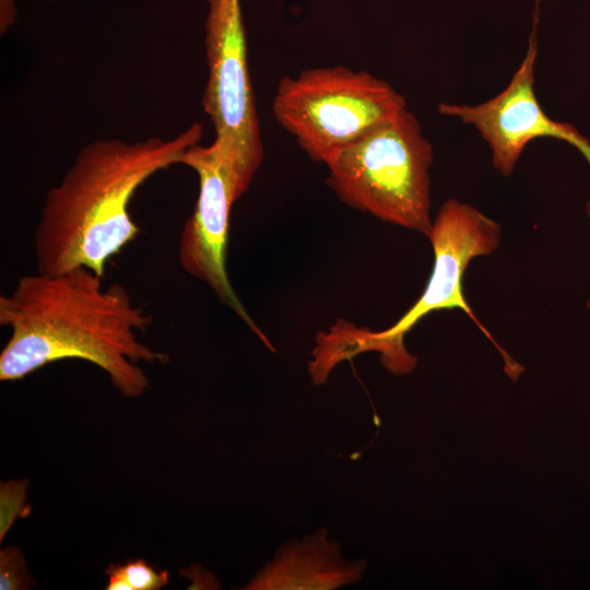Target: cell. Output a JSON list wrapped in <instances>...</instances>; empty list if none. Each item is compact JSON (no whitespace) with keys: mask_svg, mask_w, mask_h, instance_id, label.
Wrapping results in <instances>:
<instances>
[{"mask_svg":"<svg viewBox=\"0 0 590 590\" xmlns=\"http://www.w3.org/2000/svg\"><path fill=\"white\" fill-rule=\"evenodd\" d=\"M85 267L23 275L0 296V324L11 335L0 354V379L19 380L68 358L101 367L123 396L137 398L149 379L137 363H166L168 356L138 340L152 317L133 306L128 291Z\"/></svg>","mask_w":590,"mask_h":590,"instance_id":"1","label":"cell"},{"mask_svg":"<svg viewBox=\"0 0 590 590\" xmlns=\"http://www.w3.org/2000/svg\"><path fill=\"white\" fill-rule=\"evenodd\" d=\"M201 139L202 125L196 122L169 140L85 145L46 196L35 229L37 272L85 267L104 278L106 262L140 232L129 213L135 191L155 173L181 164L187 149Z\"/></svg>","mask_w":590,"mask_h":590,"instance_id":"2","label":"cell"},{"mask_svg":"<svg viewBox=\"0 0 590 590\" xmlns=\"http://www.w3.org/2000/svg\"><path fill=\"white\" fill-rule=\"evenodd\" d=\"M434 250L432 274L421 297L390 328L381 331L357 328L338 320L321 332L319 344L323 359L334 367L342 361L369 351L380 354V363L394 375L412 371L417 358L404 346L405 334L433 311L459 308L464 311L500 353L506 374L516 381L524 370L499 346L469 306L463 294V274L469 262L492 255L499 246L500 225L474 206L456 199L439 208L427 236Z\"/></svg>","mask_w":590,"mask_h":590,"instance_id":"3","label":"cell"},{"mask_svg":"<svg viewBox=\"0 0 590 590\" xmlns=\"http://www.w3.org/2000/svg\"><path fill=\"white\" fill-rule=\"evenodd\" d=\"M433 148L408 108L326 162L327 185L346 205L428 236Z\"/></svg>","mask_w":590,"mask_h":590,"instance_id":"4","label":"cell"},{"mask_svg":"<svg viewBox=\"0 0 590 590\" xmlns=\"http://www.w3.org/2000/svg\"><path fill=\"white\" fill-rule=\"evenodd\" d=\"M406 108L388 82L343 66L318 67L278 84L272 111L310 160L326 164Z\"/></svg>","mask_w":590,"mask_h":590,"instance_id":"5","label":"cell"},{"mask_svg":"<svg viewBox=\"0 0 590 590\" xmlns=\"http://www.w3.org/2000/svg\"><path fill=\"white\" fill-rule=\"evenodd\" d=\"M209 79L202 105L224 156L253 178L264 152L247 61L239 0H205Z\"/></svg>","mask_w":590,"mask_h":590,"instance_id":"6","label":"cell"},{"mask_svg":"<svg viewBox=\"0 0 590 590\" xmlns=\"http://www.w3.org/2000/svg\"><path fill=\"white\" fill-rule=\"evenodd\" d=\"M181 164L191 167L199 178L197 202L178 244L181 268L204 282L266 345H270L244 308L226 270L231 210L248 190L252 179L223 155L215 141L209 146L198 143L187 149Z\"/></svg>","mask_w":590,"mask_h":590,"instance_id":"7","label":"cell"},{"mask_svg":"<svg viewBox=\"0 0 590 590\" xmlns=\"http://www.w3.org/2000/svg\"><path fill=\"white\" fill-rule=\"evenodd\" d=\"M538 55L533 32L527 54L507 87L479 105L440 103L441 115L473 126L492 151L494 167L510 176L526 148L535 138L551 137L569 142L590 164V142L568 123L554 121L542 109L534 92V67ZM590 215V202L587 204Z\"/></svg>","mask_w":590,"mask_h":590,"instance_id":"8","label":"cell"},{"mask_svg":"<svg viewBox=\"0 0 590 590\" xmlns=\"http://www.w3.org/2000/svg\"><path fill=\"white\" fill-rule=\"evenodd\" d=\"M326 534L307 536L303 543L280 550L246 589H334L361 578L362 566L340 557L339 545Z\"/></svg>","mask_w":590,"mask_h":590,"instance_id":"9","label":"cell"},{"mask_svg":"<svg viewBox=\"0 0 590 590\" xmlns=\"http://www.w3.org/2000/svg\"><path fill=\"white\" fill-rule=\"evenodd\" d=\"M34 580L27 569L25 557L17 547L8 546L0 551V589H30Z\"/></svg>","mask_w":590,"mask_h":590,"instance_id":"10","label":"cell"},{"mask_svg":"<svg viewBox=\"0 0 590 590\" xmlns=\"http://www.w3.org/2000/svg\"><path fill=\"white\" fill-rule=\"evenodd\" d=\"M28 481H8L0 485V541L12 527L14 520L21 517L24 508Z\"/></svg>","mask_w":590,"mask_h":590,"instance_id":"11","label":"cell"},{"mask_svg":"<svg viewBox=\"0 0 590 590\" xmlns=\"http://www.w3.org/2000/svg\"><path fill=\"white\" fill-rule=\"evenodd\" d=\"M125 574L132 590H158L168 582V571L156 573L144 559L123 565Z\"/></svg>","mask_w":590,"mask_h":590,"instance_id":"12","label":"cell"},{"mask_svg":"<svg viewBox=\"0 0 590 590\" xmlns=\"http://www.w3.org/2000/svg\"><path fill=\"white\" fill-rule=\"evenodd\" d=\"M108 576L107 590H132L125 574L123 566L110 565L105 569Z\"/></svg>","mask_w":590,"mask_h":590,"instance_id":"13","label":"cell"},{"mask_svg":"<svg viewBox=\"0 0 590 590\" xmlns=\"http://www.w3.org/2000/svg\"><path fill=\"white\" fill-rule=\"evenodd\" d=\"M587 308H588V310H589V312H590V299H589L588 303H587Z\"/></svg>","mask_w":590,"mask_h":590,"instance_id":"14","label":"cell"}]
</instances>
